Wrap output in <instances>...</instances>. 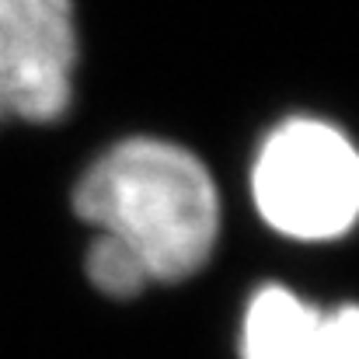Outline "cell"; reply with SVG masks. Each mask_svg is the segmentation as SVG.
Instances as JSON below:
<instances>
[{
  "instance_id": "obj_2",
  "label": "cell",
  "mask_w": 359,
  "mask_h": 359,
  "mask_svg": "<svg viewBox=\"0 0 359 359\" xmlns=\"http://www.w3.org/2000/svg\"><path fill=\"white\" fill-rule=\"evenodd\" d=\"M262 220L297 241H332L359 220V150L321 119H286L251 168Z\"/></svg>"
},
{
  "instance_id": "obj_3",
  "label": "cell",
  "mask_w": 359,
  "mask_h": 359,
  "mask_svg": "<svg viewBox=\"0 0 359 359\" xmlns=\"http://www.w3.org/2000/svg\"><path fill=\"white\" fill-rule=\"evenodd\" d=\"M77 53L74 0H0V126L63 119Z\"/></svg>"
},
{
  "instance_id": "obj_5",
  "label": "cell",
  "mask_w": 359,
  "mask_h": 359,
  "mask_svg": "<svg viewBox=\"0 0 359 359\" xmlns=\"http://www.w3.org/2000/svg\"><path fill=\"white\" fill-rule=\"evenodd\" d=\"M84 269H88V279L105 293V297H116V300H129L136 297L147 283H150V272L143 269V262L136 258V251L129 244H122L112 234H98L88 248V258H84Z\"/></svg>"
},
{
  "instance_id": "obj_1",
  "label": "cell",
  "mask_w": 359,
  "mask_h": 359,
  "mask_svg": "<svg viewBox=\"0 0 359 359\" xmlns=\"http://www.w3.org/2000/svg\"><path fill=\"white\" fill-rule=\"evenodd\" d=\"M74 213L136 251L150 283L199 272L220 234L210 171L178 143L133 136L105 150L74 189Z\"/></svg>"
},
{
  "instance_id": "obj_4",
  "label": "cell",
  "mask_w": 359,
  "mask_h": 359,
  "mask_svg": "<svg viewBox=\"0 0 359 359\" xmlns=\"http://www.w3.org/2000/svg\"><path fill=\"white\" fill-rule=\"evenodd\" d=\"M244 359H359V307H314L286 286H262L241 325Z\"/></svg>"
}]
</instances>
